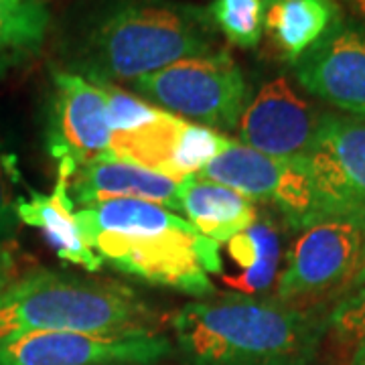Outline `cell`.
I'll list each match as a JSON object with an SVG mask.
<instances>
[{"label": "cell", "instance_id": "obj_1", "mask_svg": "<svg viewBox=\"0 0 365 365\" xmlns=\"http://www.w3.org/2000/svg\"><path fill=\"white\" fill-rule=\"evenodd\" d=\"M207 9L173 0H104L67 35V71L116 86L187 57L217 51Z\"/></svg>", "mask_w": 365, "mask_h": 365}, {"label": "cell", "instance_id": "obj_2", "mask_svg": "<svg viewBox=\"0 0 365 365\" xmlns=\"http://www.w3.org/2000/svg\"><path fill=\"white\" fill-rule=\"evenodd\" d=\"M323 327L272 297H217L185 304L173 333L187 365H309Z\"/></svg>", "mask_w": 365, "mask_h": 365}, {"label": "cell", "instance_id": "obj_3", "mask_svg": "<svg viewBox=\"0 0 365 365\" xmlns=\"http://www.w3.org/2000/svg\"><path fill=\"white\" fill-rule=\"evenodd\" d=\"M148 319L134 290L104 280L35 270L0 288V341L39 331H138Z\"/></svg>", "mask_w": 365, "mask_h": 365}, {"label": "cell", "instance_id": "obj_4", "mask_svg": "<svg viewBox=\"0 0 365 365\" xmlns=\"http://www.w3.org/2000/svg\"><path fill=\"white\" fill-rule=\"evenodd\" d=\"M132 86L158 108L213 130H235L250 102L242 69L223 49L181 59Z\"/></svg>", "mask_w": 365, "mask_h": 365}, {"label": "cell", "instance_id": "obj_5", "mask_svg": "<svg viewBox=\"0 0 365 365\" xmlns=\"http://www.w3.org/2000/svg\"><path fill=\"white\" fill-rule=\"evenodd\" d=\"M88 246L120 272L193 297H213L209 274L223 272L222 246L193 225L148 235L100 234L90 237Z\"/></svg>", "mask_w": 365, "mask_h": 365}, {"label": "cell", "instance_id": "obj_6", "mask_svg": "<svg viewBox=\"0 0 365 365\" xmlns=\"http://www.w3.org/2000/svg\"><path fill=\"white\" fill-rule=\"evenodd\" d=\"M365 264V222L355 217H325L302 230L278 274L276 297L302 309L339 287L353 282Z\"/></svg>", "mask_w": 365, "mask_h": 365}, {"label": "cell", "instance_id": "obj_7", "mask_svg": "<svg viewBox=\"0 0 365 365\" xmlns=\"http://www.w3.org/2000/svg\"><path fill=\"white\" fill-rule=\"evenodd\" d=\"M197 175L232 187L252 203L272 205L292 227L319 222L317 193L302 157H268L234 140Z\"/></svg>", "mask_w": 365, "mask_h": 365}, {"label": "cell", "instance_id": "obj_8", "mask_svg": "<svg viewBox=\"0 0 365 365\" xmlns=\"http://www.w3.org/2000/svg\"><path fill=\"white\" fill-rule=\"evenodd\" d=\"M170 351V341L150 329L39 331L0 341V365H153Z\"/></svg>", "mask_w": 365, "mask_h": 365}, {"label": "cell", "instance_id": "obj_9", "mask_svg": "<svg viewBox=\"0 0 365 365\" xmlns=\"http://www.w3.org/2000/svg\"><path fill=\"white\" fill-rule=\"evenodd\" d=\"M311 175L319 220L365 222V118L323 114L313 143L302 155Z\"/></svg>", "mask_w": 365, "mask_h": 365}, {"label": "cell", "instance_id": "obj_10", "mask_svg": "<svg viewBox=\"0 0 365 365\" xmlns=\"http://www.w3.org/2000/svg\"><path fill=\"white\" fill-rule=\"evenodd\" d=\"M49 153L57 170L69 177L91 160L106 158L112 143V126L102 83H93L67 69L51 76Z\"/></svg>", "mask_w": 365, "mask_h": 365}, {"label": "cell", "instance_id": "obj_11", "mask_svg": "<svg viewBox=\"0 0 365 365\" xmlns=\"http://www.w3.org/2000/svg\"><path fill=\"white\" fill-rule=\"evenodd\" d=\"M321 118L287 78L270 79L250 98L235 126L237 143L268 157H302Z\"/></svg>", "mask_w": 365, "mask_h": 365}, {"label": "cell", "instance_id": "obj_12", "mask_svg": "<svg viewBox=\"0 0 365 365\" xmlns=\"http://www.w3.org/2000/svg\"><path fill=\"white\" fill-rule=\"evenodd\" d=\"M294 76L309 93L365 118V31L341 19L294 63Z\"/></svg>", "mask_w": 365, "mask_h": 365}, {"label": "cell", "instance_id": "obj_13", "mask_svg": "<svg viewBox=\"0 0 365 365\" xmlns=\"http://www.w3.org/2000/svg\"><path fill=\"white\" fill-rule=\"evenodd\" d=\"M182 181L158 175L116 158H98L79 167L69 182L73 203L88 207L112 199H140L181 211L179 187Z\"/></svg>", "mask_w": 365, "mask_h": 365}, {"label": "cell", "instance_id": "obj_14", "mask_svg": "<svg viewBox=\"0 0 365 365\" xmlns=\"http://www.w3.org/2000/svg\"><path fill=\"white\" fill-rule=\"evenodd\" d=\"M69 182L71 177L57 170V182L51 193L31 191L29 197H16L14 213L19 223L39 230L59 260L79 266L88 272H98L104 266V260L88 246L81 234Z\"/></svg>", "mask_w": 365, "mask_h": 365}, {"label": "cell", "instance_id": "obj_15", "mask_svg": "<svg viewBox=\"0 0 365 365\" xmlns=\"http://www.w3.org/2000/svg\"><path fill=\"white\" fill-rule=\"evenodd\" d=\"M179 203L187 222L215 244L230 242L234 235L248 230L258 217V209L248 197L199 175L182 179Z\"/></svg>", "mask_w": 365, "mask_h": 365}, {"label": "cell", "instance_id": "obj_16", "mask_svg": "<svg viewBox=\"0 0 365 365\" xmlns=\"http://www.w3.org/2000/svg\"><path fill=\"white\" fill-rule=\"evenodd\" d=\"M343 19L337 0H268L264 31L292 66Z\"/></svg>", "mask_w": 365, "mask_h": 365}, {"label": "cell", "instance_id": "obj_17", "mask_svg": "<svg viewBox=\"0 0 365 365\" xmlns=\"http://www.w3.org/2000/svg\"><path fill=\"white\" fill-rule=\"evenodd\" d=\"M227 258L237 268L223 272L222 280L237 294L262 297L278 280L280 264V232L270 217L258 213L256 222L225 242Z\"/></svg>", "mask_w": 365, "mask_h": 365}, {"label": "cell", "instance_id": "obj_18", "mask_svg": "<svg viewBox=\"0 0 365 365\" xmlns=\"http://www.w3.org/2000/svg\"><path fill=\"white\" fill-rule=\"evenodd\" d=\"M78 223L86 242L100 234L148 235L191 225L167 207L140 199H112L81 207Z\"/></svg>", "mask_w": 365, "mask_h": 365}, {"label": "cell", "instance_id": "obj_19", "mask_svg": "<svg viewBox=\"0 0 365 365\" xmlns=\"http://www.w3.org/2000/svg\"><path fill=\"white\" fill-rule=\"evenodd\" d=\"M47 0H0V73L26 63L51 31Z\"/></svg>", "mask_w": 365, "mask_h": 365}, {"label": "cell", "instance_id": "obj_20", "mask_svg": "<svg viewBox=\"0 0 365 365\" xmlns=\"http://www.w3.org/2000/svg\"><path fill=\"white\" fill-rule=\"evenodd\" d=\"M189 120L170 114L163 110V114L146 124L143 128L130 132H114L110 153L106 158L124 160L146 170L170 177V160L177 148L179 136ZM173 179V177H170ZM177 181V179H175Z\"/></svg>", "mask_w": 365, "mask_h": 365}, {"label": "cell", "instance_id": "obj_21", "mask_svg": "<svg viewBox=\"0 0 365 365\" xmlns=\"http://www.w3.org/2000/svg\"><path fill=\"white\" fill-rule=\"evenodd\" d=\"M268 0H213L207 6L217 33L234 47L254 49L264 35Z\"/></svg>", "mask_w": 365, "mask_h": 365}, {"label": "cell", "instance_id": "obj_22", "mask_svg": "<svg viewBox=\"0 0 365 365\" xmlns=\"http://www.w3.org/2000/svg\"><path fill=\"white\" fill-rule=\"evenodd\" d=\"M232 138L223 136L213 128L201 126L195 122H187L182 128L177 148L170 160V177L182 181L191 175L203 170L215 157H220L225 148L232 146Z\"/></svg>", "mask_w": 365, "mask_h": 365}, {"label": "cell", "instance_id": "obj_23", "mask_svg": "<svg viewBox=\"0 0 365 365\" xmlns=\"http://www.w3.org/2000/svg\"><path fill=\"white\" fill-rule=\"evenodd\" d=\"M104 90L112 134L143 128L146 124L155 122L163 114V108L150 104L146 100H140L128 91L120 90L116 86H104Z\"/></svg>", "mask_w": 365, "mask_h": 365}, {"label": "cell", "instance_id": "obj_24", "mask_svg": "<svg viewBox=\"0 0 365 365\" xmlns=\"http://www.w3.org/2000/svg\"><path fill=\"white\" fill-rule=\"evenodd\" d=\"M329 327L343 343L365 347V284L335 307Z\"/></svg>", "mask_w": 365, "mask_h": 365}, {"label": "cell", "instance_id": "obj_25", "mask_svg": "<svg viewBox=\"0 0 365 365\" xmlns=\"http://www.w3.org/2000/svg\"><path fill=\"white\" fill-rule=\"evenodd\" d=\"M19 182L16 158L4 148L0 140V246L4 248L16 232V213H14V185Z\"/></svg>", "mask_w": 365, "mask_h": 365}, {"label": "cell", "instance_id": "obj_26", "mask_svg": "<svg viewBox=\"0 0 365 365\" xmlns=\"http://www.w3.org/2000/svg\"><path fill=\"white\" fill-rule=\"evenodd\" d=\"M337 2H345L353 11V14L365 25V0H337Z\"/></svg>", "mask_w": 365, "mask_h": 365}, {"label": "cell", "instance_id": "obj_27", "mask_svg": "<svg viewBox=\"0 0 365 365\" xmlns=\"http://www.w3.org/2000/svg\"><path fill=\"white\" fill-rule=\"evenodd\" d=\"M6 276H9V254H6V250L0 246V288L9 284Z\"/></svg>", "mask_w": 365, "mask_h": 365}, {"label": "cell", "instance_id": "obj_28", "mask_svg": "<svg viewBox=\"0 0 365 365\" xmlns=\"http://www.w3.org/2000/svg\"><path fill=\"white\" fill-rule=\"evenodd\" d=\"M365 284V264L361 266V270L357 272V276L353 278V282H351V287L353 288H359V287H364Z\"/></svg>", "mask_w": 365, "mask_h": 365}, {"label": "cell", "instance_id": "obj_29", "mask_svg": "<svg viewBox=\"0 0 365 365\" xmlns=\"http://www.w3.org/2000/svg\"><path fill=\"white\" fill-rule=\"evenodd\" d=\"M118 365H136V364H118Z\"/></svg>", "mask_w": 365, "mask_h": 365}]
</instances>
